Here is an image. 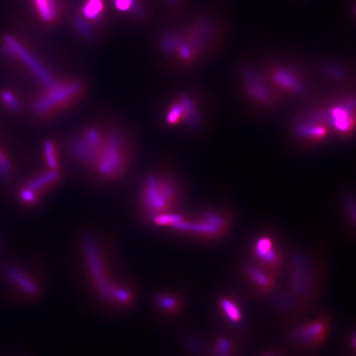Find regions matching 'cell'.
<instances>
[{
  "label": "cell",
  "mask_w": 356,
  "mask_h": 356,
  "mask_svg": "<svg viewBox=\"0 0 356 356\" xmlns=\"http://www.w3.org/2000/svg\"><path fill=\"white\" fill-rule=\"evenodd\" d=\"M133 144L129 134L118 126H109L103 145L89 167L100 182L110 183L121 178L131 162Z\"/></svg>",
  "instance_id": "obj_1"
},
{
  "label": "cell",
  "mask_w": 356,
  "mask_h": 356,
  "mask_svg": "<svg viewBox=\"0 0 356 356\" xmlns=\"http://www.w3.org/2000/svg\"><path fill=\"white\" fill-rule=\"evenodd\" d=\"M84 94L85 86L79 80L52 79L45 84L43 91L36 97L31 108L40 118L50 119L73 108Z\"/></svg>",
  "instance_id": "obj_2"
},
{
  "label": "cell",
  "mask_w": 356,
  "mask_h": 356,
  "mask_svg": "<svg viewBox=\"0 0 356 356\" xmlns=\"http://www.w3.org/2000/svg\"><path fill=\"white\" fill-rule=\"evenodd\" d=\"M142 210L149 216L168 214L179 201V189L173 180L161 172H151L143 178L139 190Z\"/></svg>",
  "instance_id": "obj_3"
},
{
  "label": "cell",
  "mask_w": 356,
  "mask_h": 356,
  "mask_svg": "<svg viewBox=\"0 0 356 356\" xmlns=\"http://www.w3.org/2000/svg\"><path fill=\"white\" fill-rule=\"evenodd\" d=\"M108 129V125L91 124L72 136L68 148L74 160L89 170L96 153L105 140Z\"/></svg>",
  "instance_id": "obj_4"
},
{
  "label": "cell",
  "mask_w": 356,
  "mask_h": 356,
  "mask_svg": "<svg viewBox=\"0 0 356 356\" xmlns=\"http://www.w3.org/2000/svg\"><path fill=\"white\" fill-rule=\"evenodd\" d=\"M330 328L329 320L326 317L304 323L294 332L297 342L309 350H314L320 346L328 336Z\"/></svg>",
  "instance_id": "obj_5"
},
{
  "label": "cell",
  "mask_w": 356,
  "mask_h": 356,
  "mask_svg": "<svg viewBox=\"0 0 356 356\" xmlns=\"http://www.w3.org/2000/svg\"><path fill=\"white\" fill-rule=\"evenodd\" d=\"M227 226V221L223 216L210 215L193 224L183 222L180 230L191 231L194 235L204 239L214 240L224 236Z\"/></svg>",
  "instance_id": "obj_6"
},
{
  "label": "cell",
  "mask_w": 356,
  "mask_h": 356,
  "mask_svg": "<svg viewBox=\"0 0 356 356\" xmlns=\"http://www.w3.org/2000/svg\"><path fill=\"white\" fill-rule=\"evenodd\" d=\"M252 252L257 264L271 272H276L282 264V252L275 245L273 239L268 236L256 239L252 247Z\"/></svg>",
  "instance_id": "obj_7"
},
{
  "label": "cell",
  "mask_w": 356,
  "mask_h": 356,
  "mask_svg": "<svg viewBox=\"0 0 356 356\" xmlns=\"http://www.w3.org/2000/svg\"><path fill=\"white\" fill-rule=\"evenodd\" d=\"M246 274L256 289L263 294L270 292L275 287V273L266 270L258 264L246 265Z\"/></svg>",
  "instance_id": "obj_8"
},
{
  "label": "cell",
  "mask_w": 356,
  "mask_h": 356,
  "mask_svg": "<svg viewBox=\"0 0 356 356\" xmlns=\"http://www.w3.org/2000/svg\"><path fill=\"white\" fill-rule=\"evenodd\" d=\"M192 103L189 98H180L178 100L172 103L166 113V122L170 125H176L186 119H191L192 116Z\"/></svg>",
  "instance_id": "obj_9"
},
{
  "label": "cell",
  "mask_w": 356,
  "mask_h": 356,
  "mask_svg": "<svg viewBox=\"0 0 356 356\" xmlns=\"http://www.w3.org/2000/svg\"><path fill=\"white\" fill-rule=\"evenodd\" d=\"M60 170H49L41 176L31 180L26 185V188L31 190L39 198L41 194L47 192L57 185L61 179Z\"/></svg>",
  "instance_id": "obj_10"
},
{
  "label": "cell",
  "mask_w": 356,
  "mask_h": 356,
  "mask_svg": "<svg viewBox=\"0 0 356 356\" xmlns=\"http://www.w3.org/2000/svg\"><path fill=\"white\" fill-rule=\"evenodd\" d=\"M220 311L230 323H237L241 321V312L237 302L231 297H223L220 299Z\"/></svg>",
  "instance_id": "obj_11"
},
{
  "label": "cell",
  "mask_w": 356,
  "mask_h": 356,
  "mask_svg": "<svg viewBox=\"0 0 356 356\" xmlns=\"http://www.w3.org/2000/svg\"><path fill=\"white\" fill-rule=\"evenodd\" d=\"M236 346L226 337H220L214 343L211 356H235Z\"/></svg>",
  "instance_id": "obj_12"
},
{
  "label": "cell",
  "mask_w": 356,
  "mask_h": 356,
  "mask_svg": "<svg viewBox=\"0 0 356 356\" xmlns=\"http://www.w3.org/2000/svg\"><path fill=\"white\" fill-rule=\"evenodd\" d=\"M44 153L49 170H60V153L56 143L53 140L46 141L44 145Z\"/></svg>",
  "instance_id": "obj_13"
},
{
  "label": "cell",
  "mask_w": 356,
  "mask_h": 356,
  "mask_svg": "<svg viewBox=\"0 0 356 356\" xmlns=\"http://www.w3.org/2000/svg\"><path fill=\"white\" fill-rule=\"evenodd\" d=\"M41 17L46 21L54 19L56 16V4L55 0H34Z\"/></svg>",
  "instance_id": "obj_14"
},
{
  "label": "cell",
  "mask_w": 356,
  "mask_h": 356,
  "mask_svg": "<svg viewBox=\"0 0 356 356\" xmlns=\"http://www.w3.org/2000/svg\"><path fill=\"white\" fill-rule=\"evenodd\" d=\"M7 275L9 279L16 283L18 286L21 287L25 291L28 292L30 294L35 293V286L26 276L15 269H8L7 271Z\"/></svg>",
  "instance_id": "obj_15"
},
{
  "label": "cell",
  "mask_w": 356,
  "mask_h": 356,
  "mask_svg": "<svg viewBox=\"0 0 356 356\" xmlns=\"http://www.w3.org/2000/svg\"><path fill=\"white\" fill-rule=\"evenodd\" d=\"M102 0H88L84 7V13L89 19L98 18L103 10Z\"/></svg>",
  "instance_id": "obj_16"
},
{
  "label": "cell",
  "mask_w": 356,
  "mask_h": 356,
  "mask_svg": "<svg viewBox=\"0 0 356 356\" xmlns=\"http://www.w3.org/2000/svg\"><path fill=\"white\" fill-rule=\"evenodd\" d=\"M284 72H278L275 75V80L285 89L290 91L296 92L299 89V84L293 77L289 76L287 74H282Z\"/></svg>",
  "instance_id": "obj_17"
},
{
  "label": "cell",
  "mask_w": 356,
  "mask_h": 356,
  "mask_svg": "<svg viewBox=\"0 0 356 356\" xmlns=\"http://www.w3.org/2000/svg\"><path fill=\"white\" fill-rule=\"evenodd\" d=\"M159 304L163 310H166L168 313H174L179 309V301L174 297L168 296V295L162 297Z\"/></svg>",
  "instance_id": "obj_18"
},
{
  "label": "cell",
  "mask_w": 356,
  "mask_h": 356,
  "mask_svg": "<svg viewBox=\"0 0 356 356\" xmlns=\"http://www.w3.org/2000/svg\"><path fill=\"white\" fill-rule=\"evenodd\" d=\"M2 100L4 101V103L11 110L17 111L19 109V104L12 93H10L9 91L2 92Z\"/></svg>",
  "instance_id": "obj_19"
},
{
  "label": "cell",
  "mask_w": 356,
  "mask_h": 356,
  "mask_svg": "<svg viewBox=\"0 0 356 356\" xmlns=\"http://www.w3.org/2000/svg\"><path fill=\"white\" fill-rule=\"evenodd\" d=\"M20 197L22 198V201L27 204H34L38 200L36 195L26 187L23 188L20 192Z\"/></svg>",
  "instance_id": "obj_20"
},
{
  "label": "cell",
  "mask_w": 356,
  "mask_h": 356,
  "mask_svg": "<svg viewBox=\"0 0 356 356\" xmlns=\"http://www.w3.org/2000/svg\"><path fill=\"white\" fill-rule=\"evenodd\" d=\"M10 169H11V166L9 161L2 156V158H0V177L7 178L9 176Z\"/></svg>",
  "instance_id": "obj_21"
},
{
  "label": "cell",
  "mask_w": 356,
  "mask_h": 356,
  "mask_svg": "<svg viewBox=\"0 0 356 356\" xmlns=\"http://www.w3.org/2000/svg\"><path fill=\"white\" fill-rule=\"evenodd\" d=\"M116 6L118 9L121 11H127L129 8H131L134 5L133 0H115Z\"/></svg>",
  "instance_id": "obj_22"
},
{
  "label": "cell",
  "mask_w": 356,
  "mask_h": 356,
  "mask_svg": "<svg viewBox=\"0 0 356 356\" xmlns=\"http://www.w3.org/2000/svg\"><path fill=\"white\" fill-rule=\"evenodd\" d=\"M2 153H1V151H0V158H2Z\"/></svg>",
  "instance_id": "obj_23"
},
{
  "label": "cell",
  "mask_w": 356,
  "mask_h": 356,
  "mask_svg": "<svg viewBox=\"0 0 356 356\" xmlns=\"http://www.w3.org/2000/svg\"></svg>",
  "instance_id": "obj_24"
}]
</instances>
